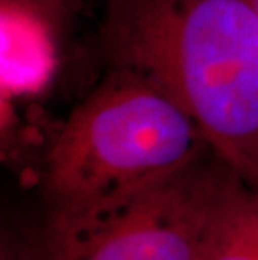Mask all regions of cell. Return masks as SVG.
Instances as JSON below:
<instances>
[{"label": "cell", "mask_w": 258, "mask_h": 260, "mask_svg": "<svg viewBox=\"0 0 258 260\" xmlns=\"http://www.w3.org/2000/svg\"><path fill=\"white\" fill-rule=\"evenodd\" d=\"M2 2L17 4L34 10V12L42 15L51 25H56L60 19H64L65 15L72 12L78 0H2Z\"/></svg>", "instance_id": "obj_6"}, {"label": "cell", "mask_w": 258, "mask_h": 260, "mask_svg": "<svg viewBox=\"0 0 258 260\" xmlns=\"http://www.w3.org/2000/svg\"><path fill=\"white\" fill-rule=\"evenodd\" d=\"M114 69L158 87L258 195V15L245 0H102Z\"/></svg>", "instance_id": "obj_1"}, {"label": "cell", "mask_w": 258, "mask_h": 260, "mask_svg": "<svg viewBox=\"0 0 258 260\" xmlns=\"http://www.w3.org/2000/svg\"><path fill=\"white\" fill-rule=\"evenodd\" d=\"M245 2L248 4L250 7L253 9V12H255V14L258 15V0H245Z\"/></svg>", "instance_id": "obj_8"}, {"label": "cell", "mask_w": 258, "mask_h": 260, "mask_svg": "<svg viewBox=\"0 0 258 260\" xmlns=\"http://www.w3.org/2000/svg\"><path fill=\"white\" fill-rule=\"evenodd\" d=\"M203 260H258V195L240 185Z\"/></svg>", "instance_id": "obj_5"}, {"label": "cell", "mask_w": 258, "mask_h": 260, "mask_svg": "<svg viewBox=\"0 0 258 260\" xmlns=\"http://www.w3.org/2000/svg\"><path fill=\"white\" fill-rule=\"evenodd\" d=\"M210 146L153 183L78 213L47 217L39 260H203L238 186Z\"/></svg>", "instance_id": "obj_3"}, {"label": "cell", "mask_w": 258, "mask_h": 260, "mask_svg": "<svg viewBox=\"0 0 258 260\" xmlns=\"http://www.w3.org/2000/svg\"><path fill=\"white\" fill-rule=\"evenodd\" d=\"M37 252V237L22 239V237L5 234L2 235L0 260H39Z\"/></svg>", "instance_id": "obj_7"}, {"label": "cell", "mask_w": 258, "mask_h": 260, "mask_svg": "<svg viewBox=\"0 0 258 260\" xmlns=\"http://www.w3.org/2000/svg\"><path fill=\"white\" fill-rule=\"evenodd\" d=\"M52 25L34 10L17 4L0 5L2 91L27 94L47 81L52 69Z\"/></svg>", "instance_id": "obj_4"}, {"label": "cell", "mask_w": 258, "mask_h": 260, "mask_svg": "<svg viewBox=\"0 0 258 260\" xmlns=\"http://www.w3.org/2000/svg\"><path fill=\"white\" fill-rule=\"evenodd\" d=\"M210 146L174 101L113 69L60 124L44 151L47 217L78 213L139 190Z\"/></svg>", "instance_id": "obj_2"}]
</instances>
